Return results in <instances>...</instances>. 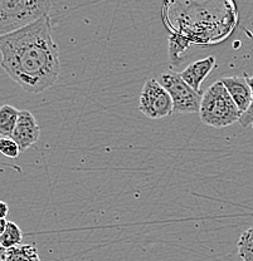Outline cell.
I'll return each instance as SVG.
<instances>
[{"label":"cell","mask_w":253,"mask_h":261,"mask_svg":"<svg viewBox=\"0 0 253 261\" xmlns=\"http://www.w3.org/2000/svg\"><path fill=\"white\" fill-rule=\"evenodd\" d=\"M52 0H0V37L50 15Z\"/></svg>","instance_id":"3"},{"label":"cell","mask_w":253,"mask_h":261,"mask_svg":"<svg viewBox=\"0 0 253 261\" xmlns=\"http://www.w3.org/2000/svg\"><path fill=\"white\" fill-rule=\"evenodd\" d=\"M7 261H8V260H7Z\"/></svg>","instance_id":"18"},{"label":"cell","mask_w":253,"mask_h":261,"mask_svg":"<svg viewBox=\"0 0 253 261\" xmlns=\"http://www.w3.org/2000/svg\"><path fill=\"white\" fill-rule=\"evenodd\" d=\"M8 214H9V206H8L7 202L0 200V220L7 219Z\"/></svg>","instance_id":"15"},{"label":"cell","mask_w":253,"mask_h":261,"mask_svg":"<svg viewBox=\"0 0 253 261\" xmlns=\"http://www.w3.org/2000/svg\"><path fill=\"white\" fill-rule=\"evenodd\" d=\"M237 249L242 261H253V227L242 233L237 244Z\"/></svg>","instance_id":"12"},{"label":"cell","mask_w":253,"mask_h":261,"mask_svg":"<svg viewBox=\"0 0 253 261\" xmlns=\"http://www.w3.org/2000/svg\"><path fill=\"white\" fill-rule=\"evenodd\" d=\"M7 224L8 221L5 219H2L0 220V236H2V233L5 231V227H7Z\"/></svg>","instance_id":"17"},{"label":"cell","mask_w":253,"mask_h":261,"mask_svg":"<svg viewBox=\"0 0 253 261\" xmlns=\"http://www.w3.org/2000/svg\"><path fill=\"white\" fill-rule=\"evenodd\" d=\"M139 110L150 119H162L173 114V99L159 81L148 80L139 99Z\"/></svg>","instance_id":"5"},{"label":"cell","mask_w":253,"mask_h":261,"mask_svg":"<svg viewBox=\"0 0 253 261\" xmlns=\"http://www.w3.org/2000/svg\"><path fill=\"white\" fill-rule=\"evenodd\" d=\"M164 87L173 99V112L178 114L199 113L203 93L194 91L179 73H165L160 77Z\"/></svg>","instance_id":"4"},{"label":"cell","mask_w":253,"mask_h":261,"mask_svg":"<svg viewBox=\"0 0 253 261\" xmlns=\"http://www.w3.org/2000/svg\"><path fill=\"white\" fill-rule=\"evenodd\" d=\"M214 67H216V58L211 56L204 59H199V61L194 62V63H190L179 74L194 91L203 93L202 84L206 80V77L211 74Z\"/></svg>","instance_id":"8"},{"label":"cell","mask_w":253,"mask_h":261,"mask_svg":"<svg viewBox=\"0 0 253 261\" xmlns=\"http://www.w3.org/2000/svg\"><path fill=\"white\" fill-rule=\"evenodd\" d=\"M242 114L220 81L212 84L203 93L199 116L200 121L206 126L224 128L241 121Z\"/></svg>","instance_id":"2"},{"label":"cell","mask_w":253,"mask_h":261,"mask_svg":"<svg viewBox=\"0 0 253 261\" xmlns=\"http://www.w3.org/2000/svg\"><path fill=\"white\" fill-rule=\"evenodd\" d=\"M23 241V231L15 222L8 221L5 231L0 236V246L9 250L21 245Z\"/></svg>","instance_id":"11"},{"label":"cell","mask_w":253,"mask_h":261,"mask_svg":"<svg viewBox=\"0 0 253 261\" xmlns=\"http://www.w3.org/2000/svg\"><path fill=\"white\" fill-rule=\"evenodd\" d=\"M19 112L20 111L10 105H4L0 107V136L2 137H12L13 130L17 126Z\"/></svg>","instance_id":"9"},{"label":"cell","mask_w":253,"mask_h":261,"mask_svg":"<svg viewBox=\"0 0 253 261\" xmlns=\"http://www.w3.org/2000/svg\"><path fill=\"white\" fill-rule=\"evenodd\" d=\"M0 153L8 159H17L21 149L12 137H0Z\"/></svg>","instance_id":"13"},{"label":"cell","mask_w":253,"mask_h":261,"mask_svg":"<svg viewBox=\"0 0 253 261\" xmlns=\"http://www.w3.org/2000/svg\"><path fill=\"white\" fill-rule=\"evenodd\" d=\"M8 261H42L34 245H19L7 250Z\"/></svg>","instance_id":"10"},{"label":"cell","mask_w":253,"mask_h":261,"mask_svg":"<svg viewBox=\"0 0 253 261\" xmlns=\"http://www.w3.org/2000/svg\"><path fill=\"white\" fill-rule=\"evenodd\" d=\"M40 136V127L33 113L23 110L19 112L17 126L13 130L12 138L20 147L21 152L27 151L31 146H33Z\"/></svg>","instance_id":"6"},{"label":"cell","mask_w":253,"mask_h":261,"mask_svg":"<svg viewBox=\"0 0 253 261\" xmlns=\"http://www.w3.org/2000/svg\"><path fill=\"white\" fill-rule=\"evenodd\" d=\"M0 67L27 93H43L59 78L61 58L50 15L0 37Z\"/></svg>","instance_id":"1"},{"label":"cell","mask_w":253,"mask_h":261,"mask_svg":"<svg viewBox=\"0 0 253 261\" xmlns=\"http://www.w3.org/2000/svg\"><path fill=\"white\" fill-rule=\"evenodd\" d=\"M246 34L248 35L249 38H251V40L253 42V34H252V33L246 29ZM244 75H246V80H247V82H248L249 87H251L252 103H251V107L248 108V111H247L246 113H243V116H242L239 123H241L243 127H248V126H252V124H253V77H249V75H247L246 73H244Z\"/></svg>","instance_id":"14"},{"label":"cell","mask_w":253,"mask_h":261,"mask_svg":"<svg viewBox=\"0 0 253 261\" xmlns=\"http://www.w3.org/2000/svg\"><path fill=\"white\" fill-rule=\"evenodd\" d=\"M223 86L227 88L228 93L231 94L232 99L242 113H246L252 103V92L246 75H232V77H224L219 80ZM243 116V114H242Z\"/></svg>","instance_id":"7"},{"label":"cell","mask_w":253,"mask_h":261,"mask_svg":"<svg viewBox=\"0 0 253 261\" xmlns=\"http://www.w3.org/2000/svg\"><path fill=\"white\" fill-rule=\"evenodd\" d=\"M0 261H7V249L0 246Z\"/></svg>","instance_id":"16"}]
</instances>
